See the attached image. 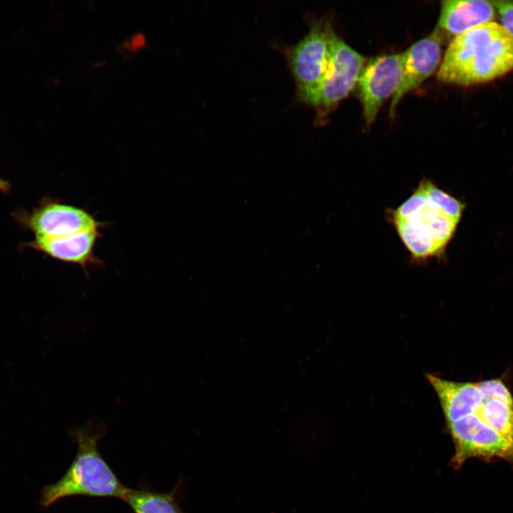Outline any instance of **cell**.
<instances>
[{"instance_id":"obj_6","label":"cell","mask_w":513,"mask_h":513,"mask_svg":"<svg viewBox=\"0 0 513 513\" xmlns=\"http://www.w3.org/2000/svg\"><path fill=\"white\" fill-rule=\"evenodd\" d=\"M365 58L336 36L333 41L331 68L314 89L296 96L314 108L325 110L346 98L357 84Z\"/></svg>"},{"instance_id":"obj_16","label":"cell","mask_w":513,"mask_h":513,"mask_svg":"<svg viewBox=\"0 0 513 513\" xmlns=\"http://www.w3.org/2000/svg\"><path fill=\"white\" fill-rule=\"evenodd\" d=\"M10 190V185L8 182L0 177V191L2 192H8Z\"/></svg>"},{"instance_id":"obj_1","label":"cell","mask_w":513,"mask_h":513,"mask_svg":"<svg viewBox=\"0 0 513 513\" xmlns=\"http://www.w3.org/2000/svg\"><path fill=\"white\" fill-rule=\"evenodd\" d=\"M465 204L423 177L403 203L386 212L412 261L441 260L453 238Z\"/></svg>"},{"instance_id":"obj_8","label":"cell","mask_w":513,"mask_h":513,"mask_svg":"<svg viewBox=\"0 0 513 513\" xmlns=\"http://www.w3.org/2000/svg\"><path fill=\"white\" fill-rule=\"evenodd\" d=\"M401 79V53L378 56L363 66L357 84L367 125L375 120L384 100L395 94Z\"/></svg>"},{"instance_id":"obj_7","label":"cell","mask_w":513,"mask_h":513,"mask_svg":"<svg viewBox=\"0 0 513 513\" xmlns=\"http://www.w3.org/2000/svg\"><path fill=\"white\" fill-rule=\"evenodd\" d=\"M16 217L36 238H56L83 231L100 230L106 224L84 208L56 200H44L31 212H21Z\"/></svg>"},{"instance_id":"obj_15","label":"cell","mask_w":513,"mask_h":513,"mask_svg":"<svg viewBox=\"0 0 513 513\" xmlns=\"http://www.w3.org/2000/svg\"><path fill=\"white\" fill-rule=\"evenodd\" d=\"M500 25L513 36V1H493Z\"/></svg>"},{"instance_id":"obj_2","label":"cell","mask_w":513,"mask_h":513,"mask_svg":"<svg viewBox=\"0 0 513 513\" xmlns=\"http://www.w3.org/2000/svg\"><path fill=\"white\" fill-rule=\"evenodd\" d=\"M513 71V36L492 21L476 26L449 44L437 73L439 81L461 86L497 79Z\"/></svg>"},{"instance_id":"obj_14","label":"cell","mask_w":513,"mask_h":513,"mask_svg":"<svg viewBox=\"0 0 513 513\" xmlns=\"http://www.w3.org/2000/svg\"><path fill=\"white\" fill-rule=\"evenodd\" d=\"M477 384L484 397L513 403V397L510 391L502 380L491 379L477 382Z\"/></svg>"},{"instance_id":"obj_5","label":"cell","mask_w":513,"mask_h":513,"mask_svg":"<svg viewBox=\"0 0 513 513\" xmlns=\"http://www.w3.org/2000/svg\"><path fill=\"white\" fill-rule=\"evenodd\" d=\"M455 446L452 462L460 467L473 457L513 460V440L499 434L474 414L446 423Z\"/></svg>"},{"instance_id":"obj_9","label":"cell","mask_w":513,"mask_h":513,"mask_svg":"<svg viewBox=\"0 0 513 513\" xmlns=\"http://www.w3.org/2000/svg\"><path fill=\"white\" fill-rule=\"evenodd\" d=\"M442 37L435 30L401 53L402 79L393 96L390 115L404 95L419 86L437 68L441 60Z\"/></svg>"},{"instance_id":"obj_11","label":"cell","mask_w":513,"mask_h":513,"mask_svg":"<svg viewBox=\"0 0 513 513\" xmlns=\"http://www.w3.org/2000/svg\"><path fill=\"white\" fill-rule=\"evenodd\" d=\"M493 1L486 0L442 1L435 31L454 38L482 24L494 21Z\"/></svg>"},{"instance_id":"obj_3","label":"cell","mask_w":513,"mask_h":513,"mask_svg":"<svg viewBox=\"0 0 513 513\" xmlns=\"http://www.w3.org/2000/svg\"><path fill=\"white\" fill-rule=\"evenodd\" d=\"M105 432L103 423L97 421L73 429L71 434L78 445L76 455L60 480L41 489L40 504L43 507L76 495L123 497L128 488L98 449V442Z\"/></svg>"},{"instance_id":"obj_12","label":"cell","mask_w":513,"mask_h":513,"mask_svg":"<svg viewBox=\"0 0 513 513\" xmlns=\"http://www.w3.org/2000/svg\"><path fill=\"white\" fill-rule=\"evenodd\" d=\"M122 499L135 513H183L172 492L128 488Z\"/></svg>"},{"instance_id":"obj_10","label":"cell","mask_w":513,"mask_h":513,"mask_svg":"<svg viewBox=\"0 0 513 513\" xmlns=\"http://www.w3.org/2000/svg\"><path fill=\"white\" fill-rule=\"evenodd\" d=\"M100 237V230H88L61 237L35 238L28 246L50 257L85 269L89 266L103 264L94 253L96 242Z\"/></svg>"},{"instance_id":"obj_4","label":"cell","mask_w":513,"mask_h":513,"mask_svg":"<svg viewBox=\"0 0 513 513\" xmlns=\"http://www.w3.org/2000/svg\"><path fill=\"white\" fill-rule=\"evenodd\" d=\"M336 36L330 22H311L309 31L286 57L296 85V96L316 87L328 76L332 66L333 41Z\"/></svg>"},{"instance_id":"obj_13","label":"cell","mask_w":513,"mask_h":513,"mask_svg":"<svg viewBox=\"0 0 513 513\" xmlns=\"http://www.w3.org/2000/svg\"><path fill=\"white\" fill-rule=\"evenodd\" d=\"M471 414L479 417L499 434L513 440V403L483 396L482 403Z\"/></svg>"}]
</instances>
